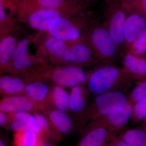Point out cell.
<instances>
[{"mask_svg": "<svg viewBox=\"0 0 146 146\" xmlns=\"http://www.w3.org/2000/svg\"><path fill=\"white\" fill-rule=\"evenodd\" d=\"M88 72L83 68L70 65L48 64L27 74V81L39 80L71 88L86 84Z\"/></svg>", "mask_w": 146, "mask_h": 146, "instance_id": "cell-1", "label": "cell"}, {"mask_svg": "<svg viewBox=\"0 0 146 146\" xmlns=\"http://www.w3.org/2000/svg\"><path fill=\"white\" fill-rule=\"evenodd\" d=\"M132 81L122 68L101 64L88 72L86 84L89 93L96 96L107 92L120 91Z\"/></svg>", "mask_w": 146, "mask_h": 146, "instance_id": "cell-2", "label": "cell"}, {"mask_svg": "<svg viewBox=\"0 0 146 146\" xmlns=\"http://www.w3.org/2000/svg\"><path fill=\"white\" fill-rule=\"evenodd\" d=\"M85 39L94 56L101 64L114 65L121 54L104 22L91 20Z\"/></svg>", "mask_w": 146, "mask_h": 146, "instance_id": "cell-3", "label": "cell"}, {"mask_svg": "<svg viewBox=\"0 0 146 146\" xmlns=\"http://www.w3.org/2000/svg\"><path fill=\"white\" fill-rule=\"evenodd\" d=\"M129 102L128 97L120 91L97 96L81 114L75 117L77 127H84L98 118L121 111Z\"/></svg>", "mask_w": 146, "mask_h": 146, "instance_id": "cell-4", "label": "cell"}, {"mask_svg": "<svg viewBox=\"0 0 146 146\" xmlns=\"http://www.w3.org/2000/svg\"><path fill=\"white\" fill-rule=\"evenodd\" d=\"M89 3H69L58 8L44 9L33 11L26 16L21 22L27 24L30 27L40 33L47 32L50 25L55 20L70 17L84 12Z\"/></svg>", "mask_w": 146, "mask_h": 146, "instance_id": "cell-5", "label": "cell"}, {"mask_svg": "<svg viewBox=\"0 0 146 146\" xmlns=\"http://www.w3.org/2000/svg\"><path fill=\"white\" fill-rule=\"evenodd\" d=\"M91 21L90 14L84 12L61 17L52 22L46 33L66 42H74L85 36Z\"/></svg>", "mask_w": 146, "mask_h": 146, "instance_id": "cell-6", "label": "cell"}, {"mask_svg": "<svg viewBox=\"0 0 146 146\" xmlns=\"http://www.w3.org/2000/svg\"><path fill=\"white\" fill-rule=\"evenodd\" d=\"M40 33L35 36L29 35L20 39L13 55L8 74L22 76L48 65V62L40 55L30 54L29 46L32 42H36L40 37Z\"/></svg>", "mask_w": 146, "mask_h": 146, "instance_id": "cell-7", "label": "cell"}, {"mask_svg": "<svg viewBox=\"0 0 146 146\" xmlns=\"http://www.w3.org/2000/svg\"><path fill=\"white\" fill-rule=\"evenodd\" d=\"M103 13L104 23L122 54L123 52H125L124 28L127 13L119 0H108Z\"/></svg>", "mask_w": 146, "mask_h": 146, "instance_id": "cell-8", "label": "cell"}, {"mask_svg": "<svg viewBox=\"0 0 146 146\" xmlns=\"http://www.w3.org/2000/svg\"><path fill=\"white\" fill-rule=\"evenodd\" d=\"M68 42V51L61 65L84 68L100 65L86 42L85 35L78 40Z\"/></svg>", "mask_w": 146, "mask_h": 146, "instance_id": "cell-9", "label": "cell"}, {"mask_svg": "<svg viewBox=\"0 0 146 146\" xmlns=\"http://www.w3.org/2000/svg\"><path fill=\"white\" fill-rule=\"evenodd\" d=\"M39 42L38 54L50 64L61 65L68 51V42L50 35L45 36Z\"/></svg>", "mask_w": 146, "mask_h": 146, "instance_id": "cell-10", "label": "cell"}, {"mask_svg": "<svg viewBox=\"0 0 146 146\" xmlns=\"http://www.w3.org/2000/svg\"><path fill=\"white\" fill-rule=\"evenodd\" d=\"M133 106L129 101L125 107L121 111L94 120L84 126L82 129L102 127L118 133L131 118Z\"/></svg>", "mask_w": 146, "mask_h": 146, "instance_id": "cell-11", "label": "cell"}, {"mask_svg": "<svg viewBox=\"0 0 146 146\" xmlns=\"http://www.w3.org/2000/svg\"><path fill=\"white\" fill-rule=\"evenodd\" d=\"M146 31V18L137 12L128 13L124 28L125 52Z\"/></svg>", "mask_w": 146, "mask_h": 146, "instance_id": "cell-12", "label": "cell"}, {"mask_svg": "<svg viewBox=\"0 0 146 146\" xmlns=\"http://www.w3.org/2000/svg\"><path fill=\"white\" fill-rule=\"evenodd\" d=\"M0 111L7 113L27 112L34 114L42 112V108L24 94L3 97L0 101Z\"/></svg>", "mask_w": 146, "mask_h": 146, "instance_id": "cell-13", "label": "cell"}, {"mask_svg": "<svg viewBox=\"0 0 146 146\" xmlns=\"http://www.w3.org/2000/svg\"><path fill=\"white\" fill-rule=\"evenodd\" d=\"M84 135L76 146H97L116 140L117 133L106 128L96 127L82 129Z\"/></svg>", "mask_w": 146, "mask_h": 146, "instance_id": "cell-14", "label": "cell"}, {"mask_svg": "<svg viewBox=\"0 0 146 146\" xmlns=\"http://www.w3.org/2000/svg\"><path fill=\"white\" fill-rule=\"evenodd\" d=\"M39 80H31L27 83L24 95L42 108L43 113L50 108L48 99L51 84Z\"/></svg>", "mask_w": 146, "mask_h": 146, "instance_id": "cell-15", "label": "cell"}, {"mask_svg": "<svg viewBox=\"0 0 146 146\" xmlns=\"http://www.w3.org/2000/svg\"><path fill=\"white\" fill-rule=\"evenodd\" d=\"M15 31L1 35L0 39V70L1 74L9 72L12 59L20 40Z\"/></svg>", "mask_w": 146, "mask_h": 146, "instance_id": "cell-16", "label": "cell"}, {"mask_svg": "<svg viewBox=\"0 0 146 146\" xmlns=\"http://www.w3.org/2000/svg\"><path fill=\"white\" fill-rule=\"evenodd\" d=\"M122 68L132 81L146 79V56L136 55L129 52L123 54Z\"/></svg>", "mask_w": 146, "mask_h": 146, "instance_id": "cell-17", "label": "cell"}, {"mask_svg": "<svg viewBox=\"0 0 146 146\" xmlns=\"http://www.w3.org/2000/svg\"><path fill=\"white\" fill-rule=\"evenodd\" d=\"M69 3L66 0H21L16 11L17 21L21 22L26 16L35 11L58 8Z\"/></svg>", "mask_w": 146, "mask_h": 146, "instance_id": "cell-18", "label": "cell"}, {"mask_svg": "<svg viewBox=\"0 0 146 146\" xmlns=\"http://www.w3.org/2000/svg\"><path fill=\"white\" fill-rule=\"evenodd\" d=\"M43 113L60 136L70 134L77 128L75 121L72 119L68 112L50 108Z\"/></svg>", "mask_w": 146, "mask_h": 146, "instance_id": "cell-19", "label": "cell"}, {"mask_svg": "<svg viewBox=\"0 0 146 146\" xmlns=\"http://www.w3.org/2000/svg\"><path fill=\"white\" fill-rule=\"evenodd\" d=\"M26 84V81L21 76L2 74L0 76V93L3 97L23 95Z\"/></svg>", "mask_w": 146, "mask_h": 146, "instance_id": "cell-20", "label": "cell"}, {"mask_svg": "<svg viewBox=\"0 0 146 146\" xmlns=\"http://www.w3.org/2000/svg\"><path fill=\"white\" fill-rule=\"evenodd\" d=\"M89 93L86 84L71 88L69 92V107L70 112L75 117L81 114L86 108Z\"/></svg>", "mask_w": 146, "mask_h": 146, "instance_id": "cell-21", "label": "cell"}, {"mask_svg": "<svg viewBox=\"0 0 146 146\" xmlns=\"http://www.w3.org/2000/svg\"><path fill=\"white\" fill-rule=\"evenodd\" d=\"M33 114L35 123L31 129L34 130L42 139L58 141L61 136L55 130L46 116L40 112Z\"/></svg>", "mask_w": 146, "mask_h": 146, "instance_id": "cell-22", "label": "cell"}, {"mask_svg": "<svg viewBox=\"0 0 146 146\" xmlns=\"http://www.w3.org/2000/svg\"><path fill=\"white\" fill-rule=\"evenodd\" d=\"M48 102L52 108L65 112H70L69 92L64 87L51 84Z\"/></svg>", "mask_w": 146, "mask_h": 146, "instance_id": "cell-23", "label": "cell"}, {"mask_svg": "<svg viewBox=\"0 0 146 146\" xmlns=\"http://www.w3.org/2000/svg\"><path fill=\"white\" fill-rule=\"evenodd\" d=\"M8 114L11 122L8 129L14 132L31 129L35 123V119L32 113L18 112Z\"/></svg>", "mask_w": 146, "mask_h": 146, "instance_id": "cell-24", "label": "cell"}, {"mask_svg": "<svg viewBox=\"0 0 146 146\" xmlns=\"http://www.w3.org/2000/svg\"><path fill=\"white\" fill-rule=\"evenodd\" d=\"M118 138L130 146H146V131L143 128L131 129Z\"/></svg>", "mask_w": 146, "mask_h": 146, "instance_id": "cell-25", "label": "cell"}, {"mask_svg": "<svg viewBox=\"0 0 146 146\" xmlns=\"http://www.w3.org/2000/svg\"><path fill=\"white\" fill-rule=\"evenodd\" d=\"M41 139L38 134L30 129L14 132L13 143L14 146H37Z\"/></svg>", "mask_w": 146, "mask_h": 146, "instance_id": "cell-26", "label": "cell"}, {"mask_svg": "<svg viewBox=\"0 0 146 146\" xmlns=\"http://www.w3.org/2000/svg\"><path fill=\"white\" fill-rule=\"evenodd\" d=\"M129 101L133 105L146 97V79L138 81L129 96Z\"/></svg>", "mask_w": 146, "mask_h": 146, "instance_id": "cell-27", "label": "cell"}, {"mask_svg": "<svg viewBox=\"0 0 146 146\" xmlns=\"http://www.w3.org/2000/svg\"><path fill=\"white\" fill-rule=\"evenodd\" d=\"M146 117V97L133 106L131 118L133 123L137 124Z\"/></svg>", "mask_w": 146, "mask_h": 146, "instance_id": "cell-28", "label": "cell"}, {"mask_svg": "<svg viewBox=\"0 0 146 146\" xmlns=\"http://www.w3.org/2000/svg\"><path fill=\"white\" fill-rule=\"evenodd\" d=\"M127 51L136 55L146 56V31L133 42Z\"/></svg>", "mask_w": 146, "mask_h": 146, "instance_id": "cell-29", "label": "cell"}, {"mask_svg": "<svg viewBox=\"0 0 146 146\" xmlns=\"http://www.w3.org/2000/svg\"><path fill=\"white\" fill-rule=\"evenodd\" d=\"M131 11L137 12L146 18V0H139Z\"/></svg>", "mask_w": 146, "mask_h": 146, "instance_id": "cell-30", "label": "cell"}, {"mask_svg": "<svg viewBox=\"0 0 146 146\" xmlns=\"http://www.w3.org/2000/svg\"><path fill=\"white\" fill-rule=\"evenodd\" d=\"M11 122V119L8 113L0 111V126L1 127L8 129Z\"/></svg>", "mask_w": 146, "mask_h": 146, "instance_id": "cell-31", "label": "cell"}, {"mask_svg": "<svg viewBox=\"0 0 146 146\" xmlns=\"http://www.w3.org/2000/svg\"><path fill=\"white\" fill-rule=\"evenodd\" d=\"M123 8L129 13L132 10L134 5L139 0H119Z\"/></svg>", "mask_w": 146, "mask_h": 146, "instance_id": "cell-32", "label": "cell"}, {"mask_svg": "<svg viewBox=\"0 0 146 146\" xmlns=\"http://www.w3.org/2000/svg\"><path fill=\"white\" fill-rule=\"evenodd\" d=\"M112 146H130L117 137L113 141Z\"/></svg>", "mask_w": 146, "mask_h": 146, "instance_id": "cell-33", "label": "cell"}, {"mask_svg": "<svg viewBox=\"0 0 146 146\" xmlns=\"http://www.w3.org/2000/svg\"><path fill=\"white\" fill-rule=\"evenodd\" d=\"M37 146H55L54 144L51 143L47 139H41Z\"/></svg>", "mask_w": 146, "mask_h": 146, "instance_id": "cell-34", "label": "cell"}, {"mask_svg": "<svg viewBox=\"0 0 146 146\" xmlns=\"http://www.w3.org/2000/svg\"><path fill=\"white\" fill-rule=\"evenodd\" d=\"M66 1L68 2L76 3H86V0H66Z\"/></svg>", "mask_w": 146, "mask_h": 146, "instance_id": "cell-35", "label": "cell"}, {"mask_svg": "<svg viewBox=\"0 0 146 146\" xmlns=\"http://www.w3.org/2000/svg\"><path fill=\"white\" fill-rule=\"evenodd\" d=\"M0 146H7L5 141L2 137H1V140H0Z\"/></svg>", "mask_w": 146, "mask_h": 146, "instance_id": "cell-36", "label": "cell"}, {"mask_svg": "<svg viewBox=\"0 0 146 146\" xmlns=\"http://www.w3.org/2000/svg\"><path fill=\"white\" fill-rule=\"evenodd\" d=\"M113 141H112V142H110V143H108L106 144H104V145H101L97 146H112V144H113Z\"/></svg>", "mask_w": 146, "mask_h": 146, "instance_id": "cell-37", "label": "cell"}, {"mask_svg": "<svg viewBox=\"0 0 146 146\" xmlns=\"http://www.w3.org/2000/svg\"><path fill=\"white\" fill-rule=\"evenodd\" d=\"M144 124L143 125V128L145 129V130L146 131V117L145 119L144 120Z\"/></svg>", "mask_w": 146, "mask_h": 146, "instance_id": "cell-38", "label": "cell"}, {"mask_svg": "<svg viewBox=\"0 0 146 146\" xmlns=\"http://www.w3.org/2000/svg\"><path fill=\"white\" fill-rule=\"evenodd\" d=\"M94 1H96V0H86V3H89Z\"/></svg>", "mask_w": 146, "mask_h": 146, "instance_id": "cell-39", "label": "cell"}]
</instances>
